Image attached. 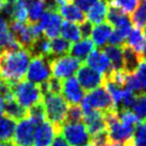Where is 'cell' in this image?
Returning a JSON list of instances; mask_svg holds the SVG:
<instances>
[{
	"label": "cell",
	"mask_w": 146,
	"mask_h": 146,
	"mask_svg": "<svg viewBox=\"0 0 146 146\" xmlns=\"http://www.w3.org/2000/svg\"><path fill=\"white\" fill-rule=\"evenodd\" d=\"M68 2H70V0H52V2L49 3L48 5L46 7V9L59 12L60 9H61L62 7H64L65 4H67Z\"/></svg>",
	"instance_id": "39"
},
{
	"label": "cell",
	"mask_w": 146,
	"mask_h": 146,
	"mask_svg": "<svg viewBox=\"0 0 146 146\" xmlns=\"http://www.w3.org/2000/svg\"><path fill=\"white\" fill-rule=\"evenodd\" d=\"M60 33H61L62 37L65 38L66 41H68L69 43H76L82 38L79 26L77 24L70 23V21L62 23Z\"/></svg>",
	"instance_id": "24"
},
{
	"label": "cell",
	"mask_w": 146,
	"mask_h": 146,
	"mask_svg": "<svg viewBox=\"0 0 146 146\" xmlns=\"http://www.w3.org/2000/svg\"><path fill=\"white\" fill-rule=\"evenodd\" d=\"M14 1H15V0H8V2H9V3H13Z\"/></svg>",
	"instance_id": "50"
},
{
	"label": "cell",
	"mask_w": 146,
	"mask_h": 146,
	"mask_svg": "<svg viewBox=\"0 0 146 146\" xmlns=\"http://www.w3.org/2000/svg\"><path fill=\"white\" fill-rule=\"evenodd\" d=\"M107 13H108V4L105 1H97L92 8L89 9L88 11V21L92 25H99L105 23L107 18Z\"/></svg>",
	"instance_id": "19"
},
{
	"label": "cell",
	"mask_w": 146,
	"mask_h": 146,
	"mask_svg": "<svg viewBox=\"0 0 146 146\" xmlns=\"http://www.w3.org/2000/svg\"><path fill=\"white\" fill-rule=\"evenodd\" d=\"M16 127V121L9 116L0 117V142L11 141L14 135Z\"/></svg>",
	"instance_id": "27"
},
{
	"label": "cell",
	"mask_w": 146,
	"mask_h": 146,
	"mask_svg": "<svg viewBox=\"0 0 146 146\" xmlns=\"http://www.w3.org/2000/svg\"><path fill=\"white\" fill-rule=\"evenodd\" d=\"M123 57H124V66L123 70H125L127 74H133L135 69L138 68L139 64L141 63V57L134 52L132 49H130L128 46L123 45Z\"/></svg>",
	"instance_id": "23"
},
{
	"label": "cell",
	"mask_w": 146,
	"mask_h": 146,
	"mask_svg": "<svg viewBox=\"0 0 146 146\" xmlns=\"http://www.w3.org/2000/svg\"><path fill=\"white\" fill-rule=\"evenodd\" d=\"M31 58V52L26 48L0 52V77L2 81L13 84L24 80Z\"/></svg>",
	"instance_id": "1"
},
{
	"label": "cell",
	"mask_w": 146,
	"mask_h": 146,
	"mask_svg": "<svg viewBox=\"0 0 146 146\" xmlns=\"http://www.w3.org/2000/svg\"><path fill=\"white\" fill-rule=\"evenodd\" d=\"M134 75L138 79L139 84L141 86L142 91L146 90V62L141 61V63L139 64L138 68L135 69Z\"/></svg>",
	"instance_id": "35"
},
{
	"label": "cell",
	"mask_w": 146,
	"mask_h": 146,
	"mask_svg": "<svg viewBox=\"0 0 146 146\" xmlns=\"http://www.w3.org/2000/svg\"><path fill=\"white\" fill-rule=\"evenodd\" d=\"M127 45L130 49L142 58L143 53L146 51V38L140 28H132L127 36ZM142 60V59H141Z\"/></svg>",
	"instance_id": "15"
},
{
	"label": "cell",
	"mask_w": 146,
	"mask_h": 146,
	"mask_svg": "<svg viewBox=\"0 0 146 146\" xmlns=\"http://www.w3.org/2000/svg\"><path fill=\"white\" fill-rule=\"evenodd\" d=\"M124 146H133V144H132L131 140H130V141H128V142H126L125 144H124Z\"/></svg>",
	"instance_id": "45"
},
{
	"label": "cell",
	"mask_w": 146,
	"mask_h": 146,
	"mask_svg": "<svg viewBox=\"0 0 146 146\" xmlns=\"http://www.w3.org/2000/svg\"><path fill=\"white\" fill-rule=\"evenodd\" d=\"M28 11V23L35 24L41 19L43 13L46 10L45 0H26Z\"/></svg>",
	"instance_id": "22"
},
{
	"label": "cell",
	"mask_w": 146,
	"mask_h": 146,
	"mask_svg": "<svg viewBox=\"0 0 146 146\" xmlns=\"http://www.w3.org/2000/svg\"><path fill=\"white\" fill-rule=\"evenodd\" d=\"M76 79L80 83L82 89L90 92L104 84L105 76L82 63L79 69L76 72Z\"/></svg>",
	"instance_id": "8"
},
{
	"label": "cell",
	"mask_w": 146,
	"mask_h": 146,
	"mask_svg": "<svg viewBox=\"0 0 146 146\" xmlns=\"http://www.w3.org/2000/svg\"><path fill=\"white\" fill-rule=\"evenodd\" d=\"M9 85L12 90L14 99L26 109H29L30 107L43 102L44 94L41 84H35L28 80H21Z\"/></svg>",
	"instance_id": "2"
},
{
	"label": "cell",
	"mask_w": 146,
	"mask_h": 146,
	"mask_svg": "<svg viewBox=\"0 0 146 146\" xmlns=\"http://www.w3.org/2000/svg\"><path fill=\"white\" fill-rule=\"evenodd\" d=\"M104 146H124V144H122V143H117V142H112V141H109L108 143H106Z\"/></svg>",
	"instance_id": "42"
},
{
	"label": "cell",
	"mask_w": 146,
	"mask_h": 146,
	"mask_svg": "<svg viewBox=\"0 0 146 146\" xmlns=\"http://www.w3.org/2000/svg\"><path fill=\"white\" fill-rule=\"evenodd\" d=\"M62 97L69 105H79L84 97V90L76 77H68L62 81Z\"/></svg>",
	"instance_id": "11"
},
{
	"label": "cell",
	"mask_w": 146,
	"mask_h": 146,
	"mask_svg": "<svg viewBox=\"0 0 146 146\" xmlns=\"http://www.w3.org/2000/svg\"><path fill=\"white\" fill-rule=\"evenodd\" d=\"M104 52L107 56L110 64L112 66V69L118 70L123 69L124 66V57H123V47L122 46H113L108 45L104 49Z\"/></svg>",
	"instance_id": "20"
},
{
	"label": "cell",
	"mask_w": 146,
	"mask_h": 146,
	"mask_svg": "<svg viewBox=\"0 0 146 146\" xmlns=\"http://www.w3.org/2000/svg\"><path fill=\"white\" fill-rule=\"evenodd\" d=\"M11 8V15L10 17L12 21H18L26 24L28 23V11H27V4L26 0H15Z\"/></svg>",
	"instance_id": "26"
},
{
	"label": "cell",
	"mask_w": 146,
	"mask_h": 146,
	"mask_svg": "<svg viewBox=\"0 0 146 146\" xmlns=\"http://www.w3.org/2000/svg\"><path fill=\"white\" fill-rule=\"evenodd\" d=\"M62 23L63 21L60 13L57 11L48 10V9L45 10V12L43 13L41 19L38 21L44 36L47 37L48 40L58 37V35L60 34Z\"/></svg>",
	"instance_id": "9"
},
{
	"label": "cell",
	"mask_w": 146,
	"mask_h": 146,
	"mask_svg": "<svg viewBox=\"0 0 146 146\" xmlns=\"http://www.w3.org/2000/svg\"><path fill=\"white\" fill-rule=\"evenodd\" d=\"M50 146H69V144L66 142V140L63 138V135L59 132V133L54 137V139H53L52 143L50 144Z\"/></svg>",
	"instance_id": "40"
},
{
	"label": "cell",
	"mask_w": 146,
	"mask_h": 146,
	"mask_svg": "<svg viewBox=\"0 0 146 146\" xmlns=\"http://www.w3.org/2000/svg\"><path fill=\"white\" fill-rule=\"evenodd\" d=\"M131 109L133 110L132 112L140 121L146 119V93L140 92L137 94L135 100Z\"/></svg>",
	"instance_id": "29"
},
{
	"label": "cell",
	"mask_w": 146,
	"mask_h": 146,
	"mask_svg": "<svg viewBox=\"0 0 146 146\" xmlns=\"http://www.w3.org/2000/svg\"><path fill=\"white\" fill-rule=\"evenodd\" d=\"M19 48L23 47L10 31L8 21L3 16H0V52L16 50Z\"/></svg>",
	"instance_id": "14"
},
{
	"label": "cell",
	"mask_w": 146,
	"mask_h": 146,
	"mask_svg": "<svg viewBox=\"0 0 146 146\" xmlns=\"http://www.w3.org/2000/svg\"><path fill=\"white\" fill-rule=\"evenodd\" d=\"M4 114L5 116L13 118L14 121H21L28 116V109L21 107L13 97L4 100Z\"/></svg>",
	"instance_id": "21"
},
{
	"label": "cell",
	"mask_w": 146,
	"mask_h": 146,
	"mask_svg": "<svg viewBox=\"0 0 146 146\" xmlns=\"http://www.w3.org/2000/svg\"><path fill=\"white\" fill-rule=\"evenodd\" d=\"M4 114V99L0 95V117Z\"/></svg>",
	"instance_id": "41"
},
{
	"label": "cell",
	"mask_w": 146,
	"mask_h": 146,
	"mask_svg": "<svg viewBox=\"0 0 146 146\" xmlns=\"http://www.w3.org/2000/svg\"><path fill=\"white\" fill-rule=\"evenodd\" d=\"M79 28H80V32H81L82 38H90L91 33H92V29H93L92 24H90L89 21H85L84 23L80 24Z\"/></svg>",
	"instance_id": "38"
},
{
	"label": "cell",
	"mask_w": 146,
	"mask_h": 146,
	"mask_svg": "<svg viewBox=\"0 0 146 146\" xmlns=\"http://www.w3.org/2000/svg\"><path fill=\"white\" fill-rule=\"evenodd\" d=\"M72 43L66 41L63 37H54L50 40V58L61 57L69 53Z\"/></svg>",
	"instance_id": "25"
},
{
	"label": "cell",
	"mask_w": 146,
	"mask_h": 146,
	"mask_svg": "<svg viewBox=\"0 0 146 146\" xmlns=\"http://www.w3.org/2000/svg\"><path fill=\"white\" fill-rule=\"evenodd\" d=\"M36 125L28 117L18 121L14 131V144L16 146H32Z\"/></svg>",
	"instance_id": "10"
},
{
	"label": "cell",
	"mask_w": 146,
	"mask_h": 146,
	"mask_svg": "<svg viewBox=\"0 0 146 146\" xmlns=\"http://www.w3.org/2000/svg\"><path fill=\"white\" fill-rule=\"evenodd\" d=\"M131 142L133 146H146V119H143L135 127Z\"/></svg>",
	"instance_id": "33"
},
{
	"label": "cell",
	"mask_w": 146,
	"mask_h": 146,
	"mask_svg": "<svg viewBox=\"0 0 146 146\" xmlns=\"http://www.w3.org/2000/svg\"><path fill=\"white\" fill-rule=\"evenodd\" d=\"M60 132L54 125L48 121L38 124L34 131V142L37 146H50L54 137Z\"/></svg>",
	"instance_id": "12"
},
{
	"label": "cell",
	"mask_w": 146,
	"mask_h": 146,
	"mask_svg": "<svg viewBox=\"0 0 146 146\" xmlns=\"http://www.w3.org/2000/svg\"><path fill=\"white\" fill-rule=\"evenodd\" d=\"M99 0H70V2H74L75 5H77L81 11H89L90 8H92L94 4Z\"/></svg>",
	"instance_id": "37"
},
{
	"label": "cell",
	"mask_w": 146,
	"mask_h": 146,
	"mask_svg": "<svg viewBox=\"0 0 146 146\" xmlns=\"http://www.w3.org/2000/svg\"><path fill=\"white\" fill-rule=\"evenodd\" d=\"M43 105L48 122L60 130L61 126L65 123L68 104L65 102L61 94L46 93L43 96Z\"/></svg>",
	"instance_id": "3"
},
{
	"label": "cell",
	"mask_w": 146,
	"mask_h": 146,
	"mask_svg": "<svg viewBox=\"0 0 146 146\" xmlns=\"http://www.w3.org/2000/svg\"><path fill=\"white\" fill-rule=\"evenodd\" d=\"M60 133L69 146H84L91 140L83 122L64 123L60 128Z\"/></svg>",
	"instance_id": "7"
},
{
	"label": "cell",
	"mask_w": 146,
	"mask_h": 146,
	"mask_svg": "<svg viewBox=\"0 0 146 146\" xmlns=\"http://www.w3.org/2000/svg\"><path fill=\"white\" fill-rule=\"evenodd\" d=\"M135 96L137 94L131 92L129 90H124V95H123V99H122V108L121 109H131L132 106L134 104V100H135Z\"/></svg>",
	"instance_id": "36"
},
{
	"label": "cell",
	"mask_w": 146,
	"mask_h": 146,
	"mask_svg": "<svg viewBox=\"0 0 146 146\" xmlns=\"http://www.w3.org/2000/svg\"><path fill=\"white\" fill-rule=\"evenodd\" d=\"M35 146H37V145H35Z\"/></svg>",
	"instance_id": "52"
},
{
	"label": "cell",
	"mask_w": 146,
	"mask_h": 146,
	"mask_svg": "<svg viewBox=\"0 0 146 146\" xmlns=\"http://www.w3.org/2000/svg\"><path fill=\"white\" fill-rule=\"evenodd\" d=\"M143 34H144V36L146 38V26H144V32H143Z\"/></svg>",
	"instance_id": "49"
},
{
	"label": "cell",
	"mask_w": 146,
	"mask_h": 146,
	"mask_svg": "<svg viewBox=\"0 0 146 146\" xmlns=\"http://www.w3.org/2000/svg\"><path fill=\"white\" fill-rule=\"evenodd\" d=\"M94 49H95V45L91 38H82L72 45L69 53L70 56L77 58L80 61L83 62Z\"/></svg>",
	"instance_id": "16"
},
{
	"label": "cell",
	"mask_w": 146,
	"mask_h": 146,
	"mask_svg": "<svg viewBox=\"0 0 146 146\" xmlns=\"http://www.w3.org/2000/svg\"><path fill=\"white\" fill-rule=\"evenodd\" d=\"M141 59H142L143 62H146V51L143 53V56H142V58H141Z\"/></svg>",
	"instance_id": "47"
},
{
	"label": "cell",
	"mask_w": 146,
	"mask_h": 146,
	"mask_svg": "<svg viewBox=\"0 0 146 146\" xmlns=\"http://www.w3.org/2000/svg\"><path fill=\"white\" fill-rule=\"evenodd\" d=\"M102 1H105L107 4H112L114 2V0H102Z\"/></svg>",
	"instance_id": "46"
},
{
	"label": "cell",
	"mask_w": 146,
	"mask_h": 146,
	"mask_svg": "<svg viewBox=\"0 0 146 146\" xmlns=\"http://www.w3.org/2000/svg\"><path fill=\"white\" fill-rule=\"evenodd\" d=\"M28 118H30L35 125H38L46 121V114H45V109L43 102H38L36 105L30 107L28 109Z\"/></svg>",
	"instance_id": "30"
},
{
	"label": "cell",
	"mask_w": 146,
	"mask_h": 146,
	"mask_svg": "<svg viewBox=\"0 0 146 146\" xmlns=\"http://www.w3.org/2000/svg\"><path fill=\"white\" fill-rule=\"evenodd\" d=\"M7 4H8V0H0V11H2Z\"/></svg>",
	"instance_id": "44"
},
{
	"label": "cell",
	"mask_w": 146,
	"mask_h": 146,
	"mask_svg": "<svg viewBox=\"0 0 146 146\" xmlns=\"http://www.w3.org/2000/svg\"><path fill=\"white\" fill-rule=\"evenodd\" d=\"M105 85V89L107 90V92L109 93L110 97L113 102L114 107L117 109V106L122 102L123 95H124V88L119 86V85L115 84L114 82L110 81L108 79H105L104 84Z\"/></svg>",
	"instance_id": "28"
},
{
	"label": "cell",
	"mask_w": 146,
	"mask_h": 146,
	"mask_svg": "<svg viewBox=\"0 0 146 146\" xmlns=\"http://www.w3.org/2000/svg\"><path fill=\"white\" fill-rule=\"evenodd\" d=\"M81 64L82 61L69 54L50 58L51 77L57 78L59 80H64L66 78L72 77L74 74H76Z\"/></svg>",
	"instance_id": "5"
},
{
	"label": "cell",
	"mask_w": 146,
	"mask_h": 146,
	"mask_svg": "<svg viewBox=\"0 0 146 146\" xmlns=\"http://www.w3.org/2000/svg\"><path fill=\"white\" fill-rule=\"evenodd\" d=\"M112 30H113V27L108 23L96 25L92 29V33H91L92 42L94 43V45L97 47H104L109 40Z\"/></svg>",
	"instance_id": "17"
},
{
	"label": "cell",
	"mask_w": 146,
	"mask_h": 146,
	"mask_svg": "<svg viewBox=\"0 0 146 146\" xmlns=\"http://www.w3.org/2000/svg\"><path fill=\"white\" fill-rule=\"evenodd\" d=\"M82 111L85 110H97L102 113H106L110 110L116 109L113 105V102L107 92L105 86H99L97 89L90 91L85 95L81 102Z\"/></svg>",
	"instance_id": "4"
},
{
	"label": "cell",
	"mask_w": 146,
	"mask_h": 146,
	"mask_svg": "<svg viewBox=\"0 0 146 146\" xmlns=\"http://www.w3.org/2000/svg\"><path fill=\"white\" fill-rule=\"evenodd\" d=\"M131 23L135 28H142L146 26V0H142L139 8L131 14Z\"/></svg>",
	"instance_id": "31"
},
{
	"label": "cell",
	"mask_w": 146,
	"mask_h": 146,
	"mask_svg": "<svg viewBox=\"0 0 146 146\" xmlns=\"http://www.w3.org/2000/svg\"><path fill=\"white\" fill-rule=\"evenodd\" d=\"M85 62L88 66L104 76H107L112 70V66L110 64V61L108 60L107 56L104 51L99 49H95L90 53L88 58L85 59Z\"/></svg>",
	"instance_id": "13"
},
{
	"label": "cell",
	"mask_w": 146,
	"mask_h": 146,
	"mask_svg": "<svg viewBox=\"0 0 146 146\" xmlns=\"http://www.w3.org/2000/svg\"><path fill=\"white\" fill-rule=\"evenodd\" d=\"M84 146H95V144H94L93 142H91V141H90L89 143H86V144H85Z\"/></svg>",
	"instance_id": "48"
},
{
	"label": "cell",
	"mask_w": 146,
	"mask_h": 146,
	"mask_svg": "<svg viewBox=\"0 0 146 146\" xmlns=\"http://www.w3.org/2000/svg\"><path fill=\"white\" fill-rule=\"evenodd\" d=\"M142 0H114V2L110 5L119 9L122 12L129 15L139 8Z\"/></svg>",
	"instance_id": "32"
},
{
	"label": "cell",
	"mask_w": 146,
	"mask_h": 146,
	"mask_svg": "<svg viewBox=\"0 0 146 146\" xmlns=\"http://www.w3.org/2000/svg\"><path fill=\"white\" fill-rule=\"evenodd\" d=\"M82 117H83V112H82L81 107L78 105H73L68 107L66 117H65V123L82 122Z\"/></svg>",
	"instance_id": "34"
},
{
	"label": "cell",
	"mask_w": 146,
	"mask_h": 146,
	"mask_svg": "<svg viewBox=\"0 0 146 146\" xmlns=\"http://www.w3.org/2000/svg\"><path fill=\"white\" fill-rule=\"evenodd\" d=\"M59 13L62 16V18L66 19V21H70V23L77 25L84 23L85 18H86L83 11H81L77 5H75L72 2H68L67 4H65L64 7H62Z\"/></svg>",
	"instance_id": "18"
},
{
	"label": "cell",
	"mask_w": 146,
	"mask_h": 146,
	"mask_svg": "<svg viewBox=\"0 0 146 146\" xmlns=\"http://www.w3.org/2000/svg\"><path fill=\"white\" fill-rule=\"evenodd\" d=\"M25 77L28 81L35 84L45 83L51 77L50 58L44 56H33Z\"/></svg>",
	"instance_id": "6"
},
{
	"label": "cell",
	"mask_w": 146,
	"mask_h": 146,
	"mask_svg": "<svg viewBox=\"0 0 146 146\" xmlns=\"http://www.w3.org/2000/svg\"><path fill=\"white\" fill-rule=\"evenodd\" d=\"M2 82H3V81H2V78L0 77V86H1V84H2Z\"/></svg>",
	"instance_id": "51"
},
{
	"label": "cell",
	"mask_w": 146,
	"mask_h": 146,
	"mask_svg": "<svg viewBox=\"0 0 146 146\" xmlns=\"http://www.w3.org/2000/svg\"><path fill=\"white\" fill-rule=\"evenodd\" d=\"M0 146H16L14 142L11 141H5V142H0Z\"/></svg>",
	"instance_id": "43"
}]
</instances>
